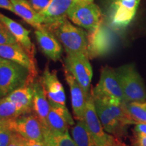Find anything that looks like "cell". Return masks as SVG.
<instances>
[{
  "instance_id": "23",
  "label": "cell",
  "mask_w": 146,
  "mask_h": 146,
  "mask_svg": "<svg viewBox=\"0 0 146 146\" xmlns=\"http://www.w3.org/2000/svg\"><path fill=\"white\" fill-rule=\"evenodd\" d=\"M23 115L13 102L6 97L0 98V123H10Z\"/></svg>"
},
{
  "instance_id": "35",
  "label": "cell",
  "mask_w": 146,
  "mask_h": 146,
  "mask_svg": "<svg viewBox=\"0 0 146 146\" xmlns=\"http://www.w3.org/2000/svg\"><path fill=\"white\" fill-rule=\"evenodd\" d=\"M45 144H46V143H45ZM46 145H47V146H53V145H49V144H46Z\"/></svg>"
},
{
  "instance_id": "33",
  "label": "cell",
  "mask_w": 146,
  "mask_h": 146,
  "mask_svg": "<svg viewBox=\"0 0 146 146\" xmlns=\"http://www.w3.org/2000/svg\"><path fill=\"white\" fill-rule=\"evenodd\" d=\"M134 132L142 133L146 135V123H139L137 124L134 128Z\"/></svg>"
},
{
  "instance_id": "31",
  "label": "cell",
  "mask_w": 146,
  "mask_h": 146,
  "mask_svg": "<svg viewBox=\"0 0 146 146\" xmlns=\"http://www.w3.org/2000/svg\"><path fill=\"white\" fill-rule=\"evenodd\" d=\"M24 146H47L44 141L28 139L24 137Z\"/></svg>"
},
{
  "instance_id": "9",
  "label": "cell",
  "mask_w": 146,
  "mask_h": 146,
  "mask_svg": "<svg viewBox=\"0 0 146 146\" xmlns=\"http://www.w3.org/2000/svg\"><path fill=\"white\" fill-rule=\"evenodd\" d=\"M87 55H67L64 66L88 95L93 76V70Z\"/></svg>"
},
{
  "instance_id": "2",
  "label": "cell",
  "mask_w": 146,
  "mask_h": 146,
  "mask_svg": "<svg viewBox=\"0 0 146 146\" xmlns=\"http://www.w3.org/2000/svg\"><path fill=\"white\" fill-rule=\"evenodd\" d=\"M43 26L56 36L67 55L88 56L87 34L83 29L73 25L67 18Z\"/></svg>"
},
{
  "instance_id": "32",
  "label": "cell",
  "mask_w": 146,
  "mask_h": 146,
  "mask_svg": "<svg viewBox=\"0 0 146 146\" xmlns=\"http://www.w3.org/2000/svg\"><path fill=\"white\" fill-rule=\"evenodd\" d=\"M0 8L5 9L14 13V9L11 0H0Z\"/></svg>"
},
{
  "instance_id": "11",
  "label": "cell",
  "mask_w": 146,
  "mask_h": 146,
  "mask_svg": "<svg viewBox=\"0 0 146 146\" xmlns=\"http://www.w3.org/2000/svg\"><path fill=\"white\" fill-rule=\"evenodd\" d=\"M114 39L111 31L103 24L87 34V52L89 59L106 54L112 50Z\"/></svg>"
},
{
  "instance_id": "26",
  "label": "cell",
  "mask_w": 146,
  "mask_h": 146,
  "mask_svg": "<svg viewBox=\"0 0 146 146\" xmlns=\"http://www.w3.org/2000/svg\"><path fill=\"white\" fill-rule=\"evenodd\" d=\"M18 43L6 26L0 21V45Z\"/></svg>"
},
{
  "instance_id": "14",
  "label": "cell",
  "mask_w": 146,
  "mask_h": 146,
  "mask_svg": "<svg viewBox=\"0 0 146 146\" xmlns=\"http://www.w3.org/2000/svg\"><path fill=\"white\" fill-rule=\"evenodd\" d=\"M64 77L70 87L71 104L74 116L77 120H84V114L88 95L84 91L68 69L64 66Z\"/></svg>"
},
{
  "instance_id": "6",
  "label": "cell",
  "mask_w": 146,
  "mask_h": 146,
  "mask_svg": "<svg viewBox=\"0 0 146 146\" xmlns=\"http://www.w3.org/2000/svg\"><path fill=\"white\" fill-rule=\"evenodd\" d=\"M140 0H108V23L116 31L129 26L136 15Z\"/></svg>"
},
{
  "instance_id": "22",
  "label": "cell",
  "mask_w": 146,
  "mask_h": 146,
  "mask_svg": "<svg viewBox=\"0 0 146 146\" xmlns=\"http://www.w3.org/2000/svg\"><path fill=\"white\" fill-rule=\"evenodd\" d=\"M72 137L77 146H98L84 120H78L71 129Z\"/></svg>"
},
{
  "instance_id": "3",
  "label": "cell",
  "mask_w": 146,
  "mask_h": 146,
  "mask_svg": "<svg viewBox=\"0 0 146 146\" xmlns=\"http://www.w3.org/2000/svg\"><path fill=\"white\" fill-rule=\"evenodd\" d=\"M96 101L113 104H125V97L116 69L106 66L102 69L98 83L91 90Z\"/></svg>"
},
{
  "instance_id": "24",
  "label": "cell",
  "mask_w": 146,
  "mask_h": 146,
  "mask_svg": "<svg viewBox=\"0 0 146 146\" xmlns=\"http://www.w3.org/2000/svg\"><path fill=\"white\" fill-rule=\"evenodd\" d=\"M125 108L137 124L146 123V101L132 102L125 104Z\"/></svg>"
},
{
  "instance_id": "20",
  "label": "cell",
  "mask_w": 146,
  "mask_h": 146,
  "mask_svg": "<svg viewBox=\"0 0 146 146\" xmlns=\"http://www.w3.org/2000/svg\"><path fill=\"white\" fill-rule=\"evenodd\" d=\"M5 97L17 106L23 114L33 112V83H25L23 86L14 89Z\"/></svg>"
},
{
  "instance_id": "29",
  "label": "cell",
  "mask_w": 146,
  "mask_h": 146,
  "mask_svg": "<svg viewBox=\"0 0 146 146\" xmlns=\"http://www.w3.org/2000/svg\"><path fill=\"white\" fill-rule=\"evenodd\" d=\"M8 146H24V137L18 133L13 131Z\"/></svg>"
},
{
  "instance_id": "17",
  "label": "cell",
  "mask_w": 146,
  "mask_h": 146,
  "mask_svg": "<svg viewBox=\"0 0 146 146\" xmlns=\"http://www.w3.org/2000/svg\"><path fill=\"white\" fill-rule=\"evenodd\" d=\"M0 21L6 26L12 35L14 36L17 43L25 50L29 57L33 61H35V48L29 37L30 31L24 28L17 22L13 21L1 13H0Z\"/></svg>"
},
{
  "instance_id": "1",
  "label": "cell",
  "mask_w": 146,
  "mask_h": 146,
  "mask_svg": "<svg viewBox=\"0 0 146 146\" xmlns=\"http://www.w3.org/2000/svg\"><path fill=\"white\" fill-rule=\"evenodd\" d=\"M95 107L102 127L106 132L115 137L127 134L128 126L136 125L125 108V104H113L96 101Z\"/></svg>"
},
{
  "instance_id": "7",
  "label": "cell",
  "mask_w": 146,
  "mask_h": 146,
  "mask_svg": "<svg viewBox=\"0 0 146 146\" xmlns=\"http://www.w3.org/2000/svg\"><path fill=\"white\" fill-rule=\"evenodd\" d=\"M84 122L98 146H125L117 138L104 131L97 114L91 90L87 97Z\"/></svg>"
},
{
  "instance_id": "18",
  "label": "cell",
  "mask_w": 146,
  "mask_h": 146,
  "mask_svg": "<svg viewBox=\"0 0 146 146\" xmlns=\"http://www.w3.org/2000/svg\"><path fill=\"white\" fill-rule=\"evenodd\" d=\"M77 1V0H50L45 10L39 13L43 25L68 18L69 11Z\"/></svg>"
},
{
  "instance_id": "12",
  "label": "cell",
  "mask_w": 146,
  "mask_h": 146,
  "mask_svg": "<svg viewBox=\"0 0 146 146\" xmlns=\"http://www.w3.org/2000/svg\"><path fill=\"white\" fill-rule=\"evenodd\" d=\"M39 80L43 87L50 106L66 107L64 89L58 77L56 70L51 71L48 66H46Z\"/></svg>"
},
{
  "instance_id": "19",
  "label": "cell",
  "mask_w": 146,
  "mask_h": 146,
  "mask_svg": "<svg viewBox=\"0 0 146 146\" xmlns=\"http://www.w3.org/2000/svg\"><path fill=\"white\" fill-rule=\"evenodd\" d=\"M33 113L39 118L45 127H47V118L50 110V104L47 99L43 87L39 80H35L33 83Z\"/></svg>"
},
{
  "instance_id": "28",
  "label": "cell",
  "mask_w": 146,
  "mask_h": 146,
  "mask_svg": "<svg viewBox=\"0 0 146 146\" xmlns=\"http://www.w3.org/2000/svg\"><path fill=\"white\" fill-rule=\"evenodd\" d=\"M28 1L34 10L39 14L45 10L50 3V0H28Z\"/></svg>"
},
{
  "instance_id": "30",
  "label": "cell",
  "mask_w": 146,
  "mask_h": 146,
  "mask_svg": "<svg viewBox=\"0 0 146 146\" xmlns=\"http://www.w3.org/2000/svg\"><path fill=\"white\" fill-rule=\"evenodd\" d=\"M133 143L135 146H146V135L134 132Z\"/></svg>"
},
{
  "instance_id": "4",
  "label": "cell",
  "mask_w": 146,
  "mask_h": 146,
  "mask_svg": "<svg viewBox=\"0 0 146 146\" xmlns=\"http://www.w3.org/2000/svg\"><path fill=\"white\" fill-rule=\"evenodd\" d=\"M118 81L123 89L125 103L146 101V89L143 81L133 64L116 69Z\"/></svg>"
},
{
  "instance_id": "5",
  "label": "cell",
  "mask_w": 146,
  "mask_h": 146,
  "mask_svg": "<svg viewBox=\"0 0 146 146\" xmlns=\"http://www.w3.org/2000/svg\"><path fill=\"white\" fill-rule=\"evenodd\" d=\"M29 76L28 69L0 57V98L6 96L14 89L25 85Z\"/></svg>"
},
{
  "instance_id": "34",
  "label": "cell",
  "mask_w": 146,
  "mask_h": 146,
  "mask_svg": "<svg viewBox=\"0 0 146 146\" xmlns=\"http://www.w3.org/2000/svg\"><path fill=\"white\" fill-rule=\"evenodd\" d=\"M78 1H83V2H88V3H91L94 2V0H77Z\"/></svg>"
},
{
  "instance_id": "8",
  "label": "cell",
  "mask_w": 146,
  "mask_h": 146,
  "mask_svg": "<svg viewBox=\"0 0 146 146\" xmlns=\"http://www.w3.org/2000/svg\"><path fill=\"white\" fill-rule=\"evenodd\" d=\"M68 18L88 32L94 31L103 22L101 10L94 2L77 1L69 11Z\"/></svg>"
},
{
  "instance_id": "21",
  "label": "cell",
  "mask_w": 146,
  "mask_h": 146,
  "mask_svg": "<svg viewBox=\"0 0 146 146\" xmlns=\"http://www.w3.org/2000/svg\"><path fill=\"white\" fill-rule=\"evenodd\" d=\"M14 9V14L31 25L35 29L43 27V20L39 14L34 10L28 0H11Z\"/></svg>"
},
{
  "instance_id": "13",
  "label": "cell",
  "mask_w": 146,
  "mask_h": 146,
  "mask_svg": "<svg viewBox=\"0 0 146 146\" xmlns=\"http://www.w3.org/2000/svg\"><path fill=\"white\" fill-rule=\"evenodd\" d=\"M0 57L23 66L29 71L27 83L32 84L37 76L36 62L29 57L25 50L18 43L0 45Z\"/></svg>"
},
{
  "instance_id": "16",
  "label": "cell",
  "mask_w": 146,
  "mask_h": 146,
  "mask_svg": "<svg viewBox=\"0 0 146 146\" xmlns=\"http://www.w3.org/2000/svg\"><path fill=\"white\" fill-rule=\"evenodd\" d=\"M35 34L42 52L47 57L55 62L61 58L62 47L60 42L52 33L43 26L41 29H36Z\"/></svg>"
},
{
  "instance_id": "10",
  "label": "cell",
  "mask_w": 146,
  "mask_h": 146,
  "mask_svg": "<svg viewBox=\"0 0 146 146\" xmlns=\"http://www.w3.org/2000/svg\"><path fill=\"white\" fill-rule=\"evenodd\" d=\"M11 130L23 137L44 141L46 128L34 113L23 114L9 123Z\"/></svg>"
},
{
  "instance_id": "27",
  "label": "cell",
  "mask_w": 146,
  "mask_h": 146,
  "mask_svg": "<svg viewBox=\"0 0 146 146\" xmlns=\"http://www.w3.org/2000/svg\"><path fill=\"white\" fill-rule=\"evenodd\" d=\"M12 132L8 123H0V146L9 145Z\"/></svg>"
},
{
  "instance_id": "15",
  "label": "cell",
  "mask_w": 146,
  "mask_h": 146,
  "mask_svg": "<svg viewBox=\"0 0 146 146\" xmlns=\"http://www.w3.org/2000/svg\"><path fill=\"white\" fill-rule=\"evenodd\" d=\"M74 125V121L66 107L51 106L47 118L46 129L53 134L68 133L69 126Z\"/></svg>"
},
{
  "instance_id": "25",
  "label": "cell",
  "mask_w": 146,
  "mask_h": 146,
  "mask_svg": "<svg viewBox=\"0 0 146 146\" xmlns=\"http://www.w3.org/2000/svg\"><path fill=\"white\" fill-rule=\"evenodd\" d=\"M44 142L53 146H77L68 133L53 134L45 129Z\"/></svg>"
}]
</instances>
